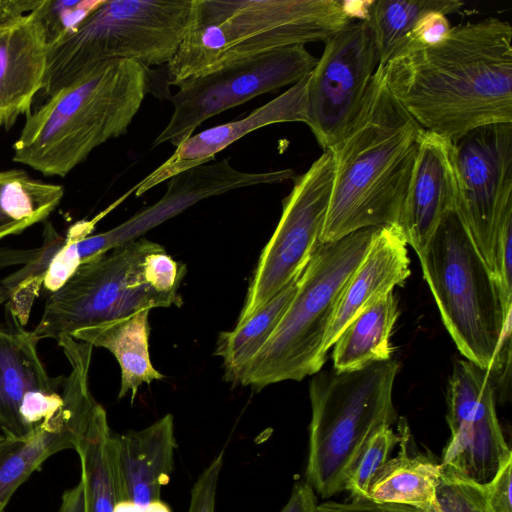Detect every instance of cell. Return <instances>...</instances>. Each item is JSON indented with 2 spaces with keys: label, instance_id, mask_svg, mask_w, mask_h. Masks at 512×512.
<instances>
[{
  "label": "cell",
  "instance_id": "1",
  "mask_svg": "<svg viewBox=\"0 0 512 512\" xmlns=\"http://www.w3.org/2000/svg\"><path fill=\"white\" fill-rule=\"evenodd\" d=\"M381 68L388 89L416 122L453 143L478 127L512 123L507 21L488 17L452 27L442 42L401 51Z\"/></svg>",
  "mask_w": 512,
  "mask_h": 512
},
{
  "label": "cell",
  "instance_id": "2",
  "mask_svg": "<svg viewBox=\"0 0 512 512\" xmlns=\"http://www.w3.org/2000/svg\"><path fill=\"white\" fill-rule=\"evenodd\" d=\"M422 131L378 66L354 122L329 149L333 184L321 243L363 228L398 226Z\"/></svg>",
  "mask_w": 512,
  "mask_h": 512
},
{
  "label": "cell",
  "instance_id": "3",
  "mask_svg": "<svg viewBox=\"0 0 512 512\" xmlns=\"http://www.w3.org/2000/svg\"><path fill=\"white\" fill-rule=\"evenodd\" d=\"M149 87V68L137 61L91 67L26 116L13 161L65 177L96 147L127 132Z\"/></svg>",
  "mask_w": 512,
  "mask_h": 512
},
{
  "label": "cell",
  "instance_id": "4",
  "mask_svg": "<svg viewBox=\"0 0 512 512\" xmlns=\"http://www.w3.org/2000/svg\"><path fill=\"white\" fill-rule=\"evenodd\" d=\"M337 0H191L168 82L211 73L272 50L323 41L350 23Z\"/></svg>",
  "mask_w": 512,
  "mask_h": 512
},
{
  "label": "cell",
  "instance_id": "5",
  "mask_svg": "<svg viewBox=\"0 0 512 512\" xmlns=\"http://www.w3.org/2000/svg\"><path fill=\"white\" fill-rule=\"evenodd\" d=\"M185 273V265L160 244L137 239L82 264L49 294L32 332L39 341H57L140 310L180 307L179 288Z\"/></svg>",
  "mask_w": 512,
  "mask_h": 512
},
{
  "label": "cell",
  "instance_id": "6",
  "mask_svg": "<svg viewBox=\"0 0 512 512\" xmlns=\"http://www.w3.org/2000/svg\"><path fill=\"white\" fill-rule=\"evenodd\" d=\"M458 203L442 216L419 259L457 348L492 375L504 368L500 350L511 331L512 307L505 305L495 274L477 249Z\"/></svg>",
  "mask_w": 512,
  "mask_h": 512
},
{
  "label": "cell",
  "instance_id": "7",
  "mask_svg": "<svg viewBox=\"0 0 512 512\" xmlns=\"http://www.w3.org/2000/svg\"><path fill=\"white\" fill-rule=\"evenodd\" d=\"M378 228H363L316 247L299 277L294 298L250 362L241 385L259 391L281 381H300L320 371L327 354L324 340L338 303Z\"/></svg>",
  "mask_w": 512,
  "mask_h": 512
},
{
  "label": "cell",
  "instance_id": "8",
  "mask_svg": "<svg viewBox=\"0 0 512 512\" xmlns=\"http://www.w3.org/2000/svg\"><path fill=\"white\" fill-rule=\"evenodd\" d=\"M397 360L349 371L317 372L310 381L311 422L305 481L322 498L345 490L369 437L396 419Z\"/></svg>",
  "mask_w": 512,
  "mask_h": 512
},
{
  "label": "cell",
  "instance_id": "9",
  "mask_svg": "<svg viewBox=\"0 0 512 512\" xmlns=\"http://www.w3.org/2000/svg\"><path fill=\"white\" fill-rule=\"evenodd\" d=\"M190 8L191 0H102L72 34L49 47L44 94L53 96L106 61L167 65L183 40Z\"/></svg>",
  "mask_w": 512,
  "mask_h": 512
},
{
  "label": "cell",
  "instance_id": "10",
  "mask_svg": "<svg viewBox=\"0 0 512 512\" xmlns=\"http://www.w3.org/2000/svg\"><path fill=\"white\" fill-rule=\"evenodd\" d=\"M317 61L305 45H294L181 81L176 85L179 90L171 96L172 115L153 146L170 143L177 147L209 118L294 85L314 69Z\"/></svg>",
  "mask_w": 512,
  "mask_h": 512
},
{
  "label": "cell",
  "instance_id": "11",
  "mask_svg": "<svg viewBox=\"0 0 512 512\" xmlns=\"http://www.w3.org/2000/svg\"><path fill=\"white\" fill-rule=\"evenodd\" d=\"M333 158L325 150L295 178L282 201V214L251 279L236 326L243 324L279 291L298 278L321 243L333 184Z\"/></svg>",
  "mask_w": 512,
  "mask_h": 512
},
{
  "label": "cell",
  "instance_id": "12",
  "mask_svg": "<svg viewBox=\"0 0 512 512\" xmlns=\"http://www.w3.org/2000/svg\"><path fill=\"white\" fill-rule=\"evenodd\" d=\"M379 64L366 21L349 23L325 41L310 73L306 124L323 150L348 131L358 115Z\"/></svg>",
  "mask_w": 512,
  "mask_h": 512
},
{
  "label": "cell",
  "instance_id": "13",
  "mask_svg": "<svg viewBox=\"0 0 512 512\" xmlns=\"http://www.w3.org/2000/svg\"><path fill=\"white\" fill-rule=\"evenodd\" d=\"M453 144L461 186L458 210L494 272L499 231L512 211V123L478 127Z\"/></svg>",
  "mask_w": 512,
  "mask_h": 512
},
{
  "label": "cell",
  "instance_id": "14",
  "mask_svg": "<svg viewBox=\"0 0 512 512\" xmlns=\"http://www.w3.org/2000/svg\"><path fill=\"white\" fill-rule=\"evenodd\" d=\"M447 400L451 435L440 464L486 484L512 455L497 417L492 376L468 359L457 360Z\"/></svg>",
  "mask_w": 512,
  "mask_h": 512
},
{
  "label": "cell",
  "instance_id": "15",
  "mask_svg": "<svg viewBox=\"0 0 512 512\" xmlns=\"http://www.w3.org/2000/svg\"><path fill=\"white\" fill-rule=\"evenodd\" d=\"M70 366L62 384L63 405L22 437L0 439V512L16 490L53 454L74 449L88 424L96 402L89 389L91 358L84 353L67 357Z\"/></svg>",
  "mask_w": 512,
  "mask_h": 512
},
{
  "label": "cell",
  "instance_id": "16",
  "mask_svg": "<svg viewBox=\"0 0 512 512\" xmlns=\"http://www.w3.org/2000/svg\"><path fill=\"white\" fill-rule=\"evenodd\" d=\"M454 144L424 130L398 227L419 256L442 216L461 196Z\"/></svg>",
  "mask_w": 512,
  "mask_h": 512
},
{
  "label": "cell",
  "instance_id": "17",
  "mask_svg": "<svg viewBox=\"0 0 512 512\" xmlns=\"http://www.w3.org/2000/svg\"><path fill=\"white\" fill-rule=\"evenodd\" d=\"M310 73L246 117L206 129L185 139L165 162L132 187L135 196H142L185 170L209 163L216 154L259 128L285 122L306 123Z\"/></svg>",
  "mask_w": 512,
  "mask_h": 512
},
{
  "label": "cell",
  "instance_id": "18",
  "mask_svg": "<svg viewBox=\"0 0 512 512\" xmlns=\"http://www.w3.org/2000/svg\"><path fill=\"white\" fill-rule=\"evenodd\" d=\"M292 178L291 169L240 171L227 158L195 166L170 178L165 194L157 202L113 228L112 232L119 245H126L202 200L238 188L276 184Z\"/></svg>",
  "mask_w": 512,
  "mask_h": 512
},
{
  "label": "cell",
  "instance_id": "19",
  "mask_svg": "<svg viewBox=\"0 0 512 512\" xmlns=\"http://www.w3.org/2000/svg\"><path fill=\"white\" fill-rule=\"evenodd\" d=\"M48 50L33 11L0 24V116L6 128L30 113L33 98L43 87Z\"/></svg>",
  "mask_w": 512,
  "mask_h": 512
},
{
  "label": "cell",
  "instance_id": "20",
  "mask_svg": "<svg viewBox=\"0 0 512 512\" xmlns=\"http://www.w3.org/2000/svg\"><path fill=\"white\" fill-rule=\"evenodd\" d=\"M407 245L398 226L378 228L338 303L324 340L325 353L355 317L406 281L411 273Z\"/></svg>",
  "mask_w": 512,
  "mask_h": 512
},
{
  "label": "cell",
  "instance_id": "21",
  "mask_svg": "<svg viewBox=\"0 0 512 512\" xmlns=\"http://www.w3.org/2000/svg\"><path fill=\"white\" fill-rule=\"evenodd\" d=\"M7 316L9 323L0 325V431L17 438L29 433L19 414L22 403L40 391H59L65 377L47 373L37 351L39 340Z\"/></svg>",
  "mask_w": 512,
  "mask_h": 512
},
{
  "label": "cell",
  "instance_id": "22",
  "mask_svg": "<svg viewBox=\"0 0 512 512\" xmlns=\"http://www.w3.org/2000/svg\"><path fill=\"white\" fill-rule=\"evenodd\" d=\"M176 448L173 416L139 430L115 434L117 465L126 500L145 507L161 500L170 481Z\"/></svg>",
  "mask_w": 512,
  "mask_h": 512
},
{
  "label": "cell",
  "instance_id": "23",
  "mask_svg": "<svg viewBox=\"0 0 512 512\" xmlns=\"http://www.w3.org/2000/svg\"><path fill=\"white\" fill-rule=\"evenodd\" d=\"M149 313L148 309L140 310L79 329L71 336L93 347L105 348L114 355L121 369L119 398L130 392L133 401L142 384L164 378L150 360Z\"/></svg>",
  "mask_w": 512,
  "mask_h": 512
},
{
  "label": "cell",
  "instance_id": "24",
  "mask_svg": "<svg viewBox=\"0 0 512 512\" xmlns=\"http://www.w3.org/2000/svg\"><path fill=\"white\" fill-rule=\"evenodd\" d=\"M399 433L401 450L377 471L368 486L366 499L432 512L442 466L423 454L413 455L409 452L406 423H399Z\"/></svg>",
  "mask_w": 512,
  "mask_h": 512
},
{
  "label": "cell",
  "instance_id": "25",
  "mask_svg": "<svg viewBox=\"0 0 512 512\" xmlns=\"http://www.w3.org/2000/svg\"><path fill=\"white\" fill-rule=\"evenodd\" d=\"M75 451L81 463L86 512H113L116 504L126 499L117 465L115 434L100 404L83 430Z\"/></svg>",
  "mask_w": 512,
  "mask_h": 512
},
{
  "label": "cell",
  "instance_id": "26",
  "mask_svg": "<svg viewBox=\"0 0 512 512\" xmlns=\"http://www.w3.org/2000/svg\"><path fill=\"white\" fill-rule=\"evenodd\" d=\"M398 315V302L393 291L361 312L333 344V368L356 370L391 359L390 336Z\"/></svg>",
  "mask_w": 512,
  "mask_h": 512
},
{
  "label": "cell",
  "instance_id": "27",
  "mask_svg": "<svg viewBox=\"0 0 512 512\" xmlns=\"http://www.w3.org/2000/svg\"><path fill=\"white\" fill-rule=\"evenodd\" d=\"M43 243L31 250L0 249V268L22 265L0 281V305L21 326L28 322L32 306L39 296L49 265L64 242L51 223H46Z\"/></svg>",
  "mask_w": 512,
  "mask_h": 512
},
{
  "label": "cell",
  "instance_id": "28",
  "mask_svg": "<svg viewBox=\"0 0 512 512\" xmlns=\"http://www.w3.org/2000/svg\"><path fill=\"white\" fill-rule=\"evenodd\" d=\"M299 277L279 291L246 322L219 334L214 354L223 360L226 381L241 384L250 362L270 338L294 298Z\"/></svg>",
  "mask_w": 512,
  "mask_h": 512
},
{
  "label": "cell",
  "instance_id": "29",
  "mask_svg": "<svg viewBox=\"0 0 512 512\" xmlns=\"http://www.w3.org/2000/svg\"><path fill=\"white\" fill-rule=\"evenodd\" d=\"M64 195L60 185L31 178L23 170L0 172V239L46 219Z\"/></svg>",
  "mask_w": 512,
  "mask_h": 512
},
{
  "label": "cell",
  "instance_id": "30",
  "mask_svg": "<svg viewBox=\"0 0 512 512\" xmlns=\"http://www.w3.org/2000/svg\"><path fill=\"white\" fill-rule=\"evenodd\" d=\"M459 0H378L371 1L366 19L373 34L383 67L399 51L416 22L426 13L436 11L446 16L458 12Z\"/></svg>",
  "mask_w": 512,
  "mask_h": 512
},
{
  "label": "cell",
  "instance_id": "31",
  "mask_svg": "<svg viewBox=\"0 0 512 512\" xmlns=\"http://www.w3.org/2000/svg\"><path fill=\"white\" fill-rule=\"evenodd\" d=\"M400 440V433L397 434L391 426H382L369 437L345 483V490L352 498L366 499L371 480Z\"/></svg>",
  "mask_w": 512,
  "mask_h": 512
},
{
  "label": "cell",
  "instance_id": "32",
  "mask_svg": "<svg viewBox=\"0 0 512 512\" xmlns=\"http://www.w3.org/2000/svg\"><path fill=\"white\" fill-rule=\"evenodd\" d=\"M442 466V465H441ZM432 512H493L483 484L442 466Z\"/></svg>",
  "mask_w": 512,
  "mask_h": 512
},
{
  "label": "cell",
  "instance_id": "33",
  "mask_svg": "<svg viewBox=\"0 0 512 512\" xmlns=\"http://www.w3.org/2000/svg\"><path fill=\"white\" fill-rule=\"evenodd\" d=\"M102 0H41L33 10L45 33L48 48L72 34Z\"/></svg>",
  "mask_w": 512,
  "mask_h": 512
},
{
  "label": "cell",
  "instance_id": "34",
  "mask_svg": "<svg viewBox=\"0 0 512 512\" xmlns=\"http://www.w3.org/2000/svg\"><path fill=\"white\" fill-rule=\"evenodd\" d=\"M451 28L445 14L436 11L428 12L413 26L397 54L404 50L436 45L448 36Z\"/></svg>",
  "mask_w": 512,
  "mask_h": 512
},
{
  "label": "cell",
  "instance_id": "35",
  "mask_svg": "<svg viewBox=\"0 0 512 512\" xmlns=\"http://www.w3.org/2000/svg\"><path fill=\"white\" fill-rule=\"evenodd\" d=\"M512 211H509L500 228L494 262V274L499 284L503 301L512 307Z\"/></svg>",
  "mask_w": 512,
  "mask_h": 512
},
{
  "label": "cell",
  "instance_id": "36",
  "mask_svg": "<svg viewBox=\"0 0 512 512\" xmlns=\"http://www.w3.org/2000/svg\"><path fill=\"white\" fill-rule=\"evenodd\" d=\"M224 451H221L202 471L191 489L188 512H215L216 492Z\"/></svg>",
  "mask_w": 512,
  "mask_h": 512
},
{
  "label": "cell",
  "instance_id": "37",
  "mask_svg": "<svg viewBox=\"0 0 512 512\" xmlns=\"http://www.w3.org/2000/svg\"><path fill=\"white\" fill-rule=\"evenodd\" d=\"M512 455L500 466L494 477L484 485L488 504L493 512H512Z\"/></svg>",
  "mask_w": 512,
  "mask_h": 512
},
{
  "label": "cell",
  "instance_id": "38",
  "mask_svg": "<svg viewBox=\"0 0 512 512\" xmlns=\"http://www.w3.org/2000/svg\"><path fill=\"white\" fill-rule=\"evenodd\" d=\"M315 512H425L397 504L376 503L367 499L352 498L348 502L326 501L317 504Z\"/></svg>",
  "mask_w": 512,
  "mask_h": 512
},
{
  "label": "cell",
  "instance_id": "39",
  "mask_svg": "<svg viewBox=\"0 0 512 512\" xmlns=\"http://www.w3.org/2000/svg\"><path fill=\"white\" fill-rule=\"evenodd\" d=\"M317 498L312 487L305 481H297L289 500L279 512H315Z\"/></svg>",
  "mask_w": 512,
  "mask_h": 512
},
{
  "label": "cell",
  "instance_id": "40",
  "mask_svg": "<svg viewBox=\"0 0 512 512\" xmlns=\"http://www.w3.org/2000/svg\"><path fill=\"white\" fill-rule=\"evenodd\" d=\"M58 512H86L84 487L81 480L76 486L63 493Z\"/></svg>",
  "mask_w": 512,
  "mask_h": 512
},
{
  "label": "cell",
  "instance_id": "41",
  "mask_svg": "<svg viewBox=\"0 0 512 512\" xmlns=\"http://www.w3.org/2000/svg\"><path fill=\"white\" fill-rule=\"evenodd\" d=\"M15 14V6L11 0H0V23L12 18Z\"/></svg>",
  "mask_w": 512,
  "mask_h": 512
},
{
  "label": "cell",
  "instance_id": "42",
  "mask_svg": "<svg viewBox=\"0 0 512 512\" xmlns=\"http://www.w3.org/2000/svg\"><path fill=\"white\" fill-rule=\"evenodd\" d=\"M3 125V121H2V118L0 116V126Z\"/></svg>",
  "mask_w": 512,
  "mask_h": 512
},
{
  "label": "cell",
  "instance_id": "43",
  "mask_svg": "<svg viewBox=\"0 0 512 512\" xmlns=\"http://www.w3.org/2000/svg\"><path fill=\"white\" fill-rule=\"evenodd\" d=\"M4 437V435L2 433H0V439H2Z\"/></svg>",
  "mask_w": 512,
  "mask_h": 512
}]
</instances>
